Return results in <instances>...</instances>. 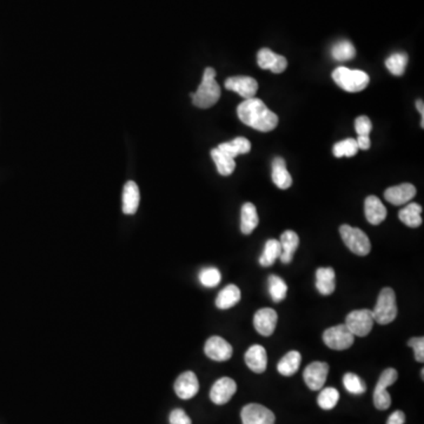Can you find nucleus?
Wrapping results in <instances>:
<instances>
[{
	"label": "nucleus",
	"instance_id": "obj_28",
	"mask_svg": "<svg viewBox=\"0 0 424 424\" xmlns=\"http://www.w3.org/2000/svg\"><path fill=\"white\" fill-rule=\"evenodd\" d=\"M211 157H212L214 164L217 166L218 174L224 176V177L233 174V171L236 169L235 159L225 155L224 152H221L218 149L211 150Z\"/></svg>",
	"mask_w": 424,
	"mask_h": 424
},
{
	"label": "nucleus",
	"instance_id": "obj_31",
	"mask_svg": "<svg viewBox=\"0 0 424 424\" xmlns=\"http://www.w3.org/2000/svg\"><path fill=\"white\" fill-rule=\"evenodd\" d=\"M331 55L337 62H348L354 60L356 48L349 41H339L331 48Z\"/></svg>",
	"mask_w": 424,
	"mask_h": 424
},
{
	"label": "nucleus",
	"instance_id": "obj_9",
	"mask_svg": "<svg viewBox=\"0 0 424 424\" xmlns=\"http://www.w3.org/2000/svg\"><path fill=\"white\" fill-rule=\"evenodd\" d=\"M329 364L325 362H313L311 364L306 367L303 377L306 385L311 390H321L324 387L328 377Z\"/></svg>",
	"mask_w": 424,
	"mask_h": 424
},
{
	"label": "nucleus",
	"instance_id": "obj_21",
	"mask_svg": "<svg viewBox=\"0 0 424 424\" xmlns=\"http://www.w3.org/2000/svg\"><path fill=\"white\" fill-rule=\"evenodd\" d=\"M140 193L138 185L130 181L124 185L123 190V212L125 214H135L139 207Z\"/></svg>",
	"mask_w": 424,
	"mask_h": 424
},
{
	"label": "nucleus",
	"instance_id": "obj_34",
	"mask_svg": "<svg viewBox=\"0 0 424 424\" xmlns=\"http://www.w3.org/2000/svg\"><path fill=\"white\" fill-rule=\"evenodd\" d=\"M332 152H334V156L337 157V158L354 157L358 152L356 139H354V138H348V139L341 140V142L334 145Z\"/></svg>",
	"mask_w": 424,
	"mask_h": 424
},
{
	"label": "nucleus",
	"instance_id": "obj_13",
	"mask_svg": "<svg viewBox=\"0 0 424 424\" xmlns=\"http://www.w3.org/2000/svg\"><path fill=\"white\" fill-rule=\"evenodd\" d=\"M204 351L207 357L212 361L217 362L228 361L233 354L231 344L228 343L224 338H221L219 336H212L207 339Z\"/></svg>",
	"mask_w": 424,
	"mask_h": 424
},
{
	"label": "nucleus",
	"instance_id": "obj_35",
	"mask_svg": "<svg viewBox=\"0 0 424 424\" xmlns=\"http://www.w3.org/2000/svg\"><path fill=\"white\" fill-rule=\"evenodd\" d=\"M339 392L335 388H325L318 395L317 403L322 409L331 410L338 403Z\"/></svg>",
	"mask_w": 424,
	"mask_h": 424
},
{
	"label": "nucleus",
	"instance_id": "obj_27",
	"mask_svg": "<svg viewBox=\"0 0 424 424\" xmlns=\"http://www.w3.org/2000/svg\"><path fill=\"white\" fill-rule=\"evenodd\" d=\"M301 361H302V356L299 351H289L288 354L285 355V357L282 358L280 363L277 364V370L283 376H292L299 369Z\"/></svg>",
	"mask_w": 424,
	"mask_h": 424
},
{
	"label": "nucleus",
	"instance_id": "obj_11",
	"mask_svg": "<svg viewBox=\"0 0 424 424\" xmlns=\"http://www.w3.org/2000/svg\"><path fill=\"white\" fill-rule=\"evenodd\" d=\"M243 424H275V415L264 406L251 403L240 413Z\"/></svg>",
	"mask_w": 424,
	"mask_h": 424
},
{
	"label": "nucleus",
	"instance_id": "obj_38",
	"mask_svg": "<svg viewBox=\"0 0 424 424\" xmlns=\"http://www.w3.org/2000/svg\"><path fill=\"white\" fill-rule=\"evenodd\" d=\"M355 130L358 136H369L373 130V123L370 121L369 117L361 116L355 121Z\"/></svg>",
	"mask_w": 424,
	"mask_h": 424
},
{
	"label": "nucleus",
	"instance_id": "obj_32",
	"mask_svg": "<svg viewBox=\"0 0 424 424\" xmlns=\"http://www.w3.org/2000/svg\"><path fill=\"white\" fill-rule=\"evenodd\" d=\"M408 55L404 52H397L394 55H389L385 60V67L391 74L394 76H403L408 65Z\"/></svg>",
	"mask_w": 424,
	"mask_h": 424
},
{
	"label": "nucleus",
	"instance_id": "obj_29",
	"mask_svg": "<svg viewBox=\"0 0 424 424\" xmlns=\"http://www.w3.org/2000/svg\"><path fill=\"white\" fill-rule=\"evenodd\" d=\"M422 207L416 203H410L399 212V221L409 228H418L422 224Z\"/></svg>",
	"mask_w": 424,
	"mask_h": 424
},
{
	"label": "nucleus",
	"instance_id": "obj_3",
	"mask_svg": "<svg viewBox=\"0 0 424 424\" xmlns=\"http://www.w3.org/2000/svg\"><path fill=\"white\" fill-rule=\"evenodd\" d=\"M332 79L341 89L350 93H361L369 85L370 78L364 71L339 67L332 72Z\"/></svg>",
	"mask_w": 424,
	"mask_h": 424
},
{
	"label": "nucleus",
	"instance_id": "obj_7",
	"mask_svg": "<svg viewBox=\"0 0 424 424\" xmlns=\"http://www.w3.org/2000/svg\"><path fill=\"white\" fill-rule=\"evenodd\" d=\"M323 342L332 350H347L354 344L355 336L347 325L339 324L325 330Z\"/></svg>",
	"mask_w": 424,
	"mask_h": 424
},
{
	"label": "nucleus",
	"instance_id": "obj_16",
	"mask_svg": "<svg viewBox=\"0 0 424 424\" xmlns=\"http://www.w3.org/2000/svg\"><path fill=\"white\" fill-rule=\"evenodd\" d=\"M200 390V382L192 371H185L175 382V391L182 399H190L195 397Z\"/></svg>",
	"mask_w": 424,
	"mask_h": 424
},
{
	"label": "nucleus",
	"instance_id": "obj_15",
	"mask_svg": "<svg viewBox=\"0 0 424 424\" xmlns=\"http://www.w3.org/2000/svg\"><path fill=\"white\" fill-rule=\"evenodd\" d=\"M415 195H416V188L410 183H403V184L396 185V186H391L384 191L385 200L396 207L409 203Z\"/></svg>",
	"mask_w": 424,
	"mask_h": 424
},
{
	"label": "nucleus",
	"instance_id": "obj_1",
	"mask_svg": "<svg viewBox=\"0 0 424 424\" xmlns=\"http://www.w3.org/2000/svg\"><path fill=\"white\" fill-rule=\"evenodd\" d=\"M237 115L243 124L261 132H270L278 125V116L269 110L263 100L254 97L238 105Z\"/></svg>",
	"mask_w": 424,
	"mask_h": 424
},
{
	"label": "nucleus",
	"instance_id": "obj_42",
	"mask_svg": "<svg viewBox=\"0 0 424 424\" xmlns=\"http://www.w3.org/2000/svg\"><path fill=\"white\" fill-rule=\"evenodd\" d=\"M356 143H357L358 150H369L370 145H371L369 136H358Z\"/></svg>",
	"mask_w": 424,
	"mask_h": 424
},
{
	"label": "nucleus",
	"instance_id": "obj_14",
	"mask_svg": "<svg viewBox=\"0 0 424 424\" xmlns=\"http://www.w3.org/2000/svg\"><path fill=\"white\" fill-rule=\"evenodd\" d=\"M257 63L263 70H270L273 74H282L288 67V60L285 57L276 55L270 48L259 50L257 55Z\"/></svg>",
	"mask_w": 424,
	"mask_h": 424
},
{
	"label": "nucleus",
	"instance_id": "obj_20",
	"mask_svg": "<svg viewBox=\"0 0 424 424\" xmlns=\"http://www.w3.org/2000/svg\"><path fill=\"white\" fill-rule=\"evenodd\" d=\"M280 247H282L280 256V262L283 264H290L294 259V254L299 245V235L292 230L285 231L280 236Z\"/></svg>",
	"mask_w": 424,
	"mask_h": 424
},
{
	"label": "nucleus",
	"instance_id": "obj_24",
	"mask_svg": "<svg viewBox=\"0 0 424 424\" xmlns=\"http://www.w3.org/2000/svg\"><path fill=\"white\" fill-rule=\"evenodd\" d=\"M259 223V214L252 203H245L240 211V231L244 235H250Z\"/></svg>",
	"mask_w": 424,
	"mask_h": 424
},
{
	"label": "nucleus",
	"instance_id": "obj_10",
	"mask_svg": "<svg viewBox=\"0 0 424 424\" xmlns=\"http://www.w3.org/2000/svg\"><path fill=\"white\" fill-rule=\"evenodd\" d=\"M225 89L236 93L237 95L243 97L244 100H250L257 93L259 83L252 77L237 76V77L228 78L225 81Z\"/></svg>",
	"mask_w": 424,
	"mask_h": 424
},
{
	"label": "nucleus",
	"instance_id": "obj_8",
	"mask_svg": "<svg viewBox=\"0 0 424 424\" xmlns=\"http://www.w3.org/2000/svg\"><path fill=\"white\" fill-rule=\"evenodd\" d=\"M374 323L375 320L371 310L362 309L351 311L346 318L344 324L347 325L348 329L354 334V336L364 337L369 335L370 331L373 330Z\"/></svg>",
	"mask_w": 424,
	"mask_h": 424
},
{
	"label": "nucleus",
	"instance_id": "obj_25",
	"mask_svg": "<svg viewBox=\"0 0 424 424\" xmlns=\"http://www.w3.org/2000/svg\"><path fill=\"white\" fill-rule=\"evenodd\" d=\"M242 299V294L237 285H226L216 299V306L218 309L228 310L233 306H236L237 303L240 302Z\"/></svg>",
	"mask_w": 424,
	"mask_h": 424
},
{
	"label": "nucleus",
	"instance_id": "obj_22",
	"mask_svg": "<svg viewBox=\"0 0 424 424\" xmlns=\"http://www.w3.org/2000/svg\"><path fill=\"white\" fill-rule=\"evenodd\" d=\"M273 184L282 190H287L292 185V177L288 169L287 163L282 157H276L273 162Z\"/></svg>",
	"mask_w": 424,
	"mask_h": 424
},
{
	"label": "nucleus",
	"instance_id": "obj_43",
	"mask_svg": "<svg viewBox=\"0 0 424 424\" xmlns=\"http://www.w3.org/2000/svg\"><path fill=\"white\" fill-rule=\"evenodd\" d=\"M416 107L418 112L420 114V117H422V122H420V126L424 128V104L422 100H417L416 102Z\"/></svg>",
	"mask_w": 424,
	"mask_h": 424
},
{
	"label": "nucleus",
	"instance_id": "obj_4",
	"mask_svg": "<svg viewBox=\"0 0 424 424\" xmlns=\"http://www.w3.org/2000/svg\"><path fill=\"white\" fill-rule=\"evenodd\" d=\"M374 320L378 324H389L395 321L397 316V304H396V295L391 288H384L381 290L376 306L373 311Z\"/></svg>",
	"mask_w": 424,
	"mask_h": 424
},
{
	"label": "nucleus",
	"instance_id": "obj_33",
	"mask_svg": "<svg viewBox=\"0 0 424 424\" xmlns=\"http://www.w3.org/2000/svg\"><path fill=\"white\" fill-rule=\"evenodd\" d=\"M269 292L271 299L273 302L280 303L287 297L288 294V285L285 283L283 278H280V276L276 275H271L269 276Z\"/></svg>",
	"mask_w": 424,
	"mask_h": 424
},
{
	"label": "nucleus",
	"instance_id": "obj_36",
	"mask_svg": "<svg viewBox=\"0 0 424 424\" xmlns=\"http://www.w3.org/2000/svg\"><path fill=\"white\" fill-rule=\"evenodd\" d=\"M343 384L346 389L353 395L364 394L365 390H367L364 381L362 380L361 377L357 376L356 374H346L343 376Z\"/></svg>",
	"mask_w": 424,
	"mask_h": 424
},
{
	"label": "nucleus",
	"instance_id": "obj_39",
	"mask_svg": "<svg viewBox=\"0 0 424 424\" xmlns=\"http://www.w3.org/2000/svg\"><path fill=\"white\" fill-rule=\"evenodd\" d=\"M409 347L413 348V354H415V360L417 362L424 361V338L423 337H413L409 339L408 342Z\"/></svg>",
	"mask_w": 424,
	"mask_h": 424
},
{
	"label": "nucleus",
	"instance_id": "obj_30",
	"mask_svg": "<svg viewBox=\"0 0 424 424\" xmlns=\"http://www.w3.org/2000/svg\"><path fill=\"white\" fill-rule=\"evenodd\" d=\"M282 247L280 243L277 240H269L266 243L264 250L261 257H259V264L264 268H269L273 266V263L280 259Z\"/></svg>",
	"mask_w": 424,
	"mask_h": 424
},
{
	"label": "nucleus",
	"instance_id": "obj_23",
	"mask_svg": "<svg viewBox=\"0 0 424 424\" xmlns=\"http://www.w3.org/2000/svg\"><path fill=\"white\" fill-rule=\"evenodd\" d=\"M316 289L321 295H331L336 289V273L332 268H320L316 271Z\"/></svg>",
	"mask_w": 424,
	"mask_h": 424
},
{
	"label": "nucleus",
	"instance_id": "obj_2",
	"mask_svg": "<svg viewBox=\"0 0 424 424\" xmlns=\"http://www.w3.org/2000/svg\"><path fill=\"white\" fill-rule=\"evenodd\" d=\"M216 77V70L212 67H207L204 71L203 81L200 83L198 89L195 93H192V102L193 105L200 109H209L214 107L221 98V88Z\"/></svg>",
	"mask_w": 424,
	"mask_h": 424
},
{
	"label": "nucleus",
	"instance_id": "obj_40",
	"mask_svg": "<svg viewBox=\"0 0 424 424\" xmlns=\"http://www.w3.org/2000/svg\"><path fill=\"white\" fill-rule=\"evenodd\" d=\"M170 424H192L191 418L183 409H175L170 413Z\"/></svg>",
	"mask_w": 424,
	"mask_h": 424
},
{
	"label": "nucleus",
	"instance_id": "obj_5",
	"mask_svg": "<svg viewBox=\"0 0 424 424\" xmlns=\"http://www.w3.org/2000/svg\"><path fill=\"white\" fill-rule=\"evenodd\" d=\"M339 233L342 237L344 244L353 254L357 256H367L371 250V243L367 233H363L361 229L354 228L350 225H341Z\"/></svg>",
	"mask_w": 424,
	"mask_h": 424
},
{
	"label": "nucleus",
	"instance_id": "obj_6",
	"mask_svg": "<svg viewBox=\"0 0 424 424\" xmlns=\"http://www.w3.org/2000/svg\"><path fill=\"white\" fill-rule=\"evenodd\" d=\"M399 378V373L394 368H388L381 375L380 380L377 382L376 388L374 391V404L378 410H387L391 406V396L387 391V388L390 387Z\"/></svg>",
	"mask_w": 424,
	"mask_h": 424
},
{
	"label": "nucleus",
	"instance_id": "obj_18",
	"mask_svg": "<svg viewBox=\"0 0 424 424\" xmlns=\"http://www.w3.org/2000/svg\"><path fill=\"white\" fill-rule=\"evenodd\" d=\"M245 363L247 368H250L254 373L262 374L266 370V364H268V356L264 347L259 344H254L252 347L247 349L244 356Z\"/></svg>",
	"mask_w": 424,
	"mask_h": 424
},
{
	"label": "nucleus",
	"instance_id": "obj_17",
	"mask_svg": "<svg viewBox=\"0 0 424 424\" xmlns=\"http://www.w3.org/2000/svg\"><path fill=\"white\" fill-rule=\"evenodd\" d=\"M278 315L276 311L270 308L261 309L254 314V325L256 331L262 336H271L276 329Z\"/></svg>",
	"mask_w": 424,
	"mask_h": 424
},
{
	"label": "nucleus",
	"instance_id": "obj_12",
	"mask_svg": "<svg viewBox=\"0 0 424 424\" xmlns=\"http://www.w3.org/2000/svg\"><path fill=\"white\" fill-rule=\"evenodd\" d=\"M237 384L230 377H221L214 382L211 388L210 399L217 406H223L233 399V395L236 394Z\"/></svg>",
	"mask_w": 424,
	"mask_h": 424
},
{
	"label": "nucleus",
	"instance_id": "obj_41",
	"mask_svg": "<svg viewBox=\"0 0 424 424\" xmlns=\"http://www.w3.org/2000/svg\"><path fill=\"white\" fill-rule=\"evenodd\" d=\"M406 423V415L401 410H396L395 413H391L388 418L387 424H404Z\"/></svg>",
	"mask_w": 424,
	"mask_h": 424
},
{
	"label": "nucleus",
	"instance_id": "obj_19",
	"mask_svg": "<svg viewBox=\"0 0 424 424\" xmlns=\"http://www.w3.org/2000/svg\"><path fill=\"white\" fill-rule=\"evenodd\" d=\"M364 212L365 218L370 224H381L387 218V209L376 196L367 197L364 202Z\"/></svg>",
	"mask_w": 424,
	"mask_h": 424
},
{
	"label": "nucleus",
	"instance_id": "obj_37",
	"mask_svg": "<svg viewBox=\"0 0 424 424\" xmlns=\"http://www.w3.org/2000/svg\"><path fill=\"white\" fill-rule=\"evenodd\" d=\"M221 275L219 273V270L214 266L210 268H204L200 273V283L205 287V288H214L221 283Z\"/></svg>",
	"mask_w": 424,
	"mask_h": 424
},
{
	"label": "nucleus",
	"instance_id": "obj_26",
	"mask_svg": "<svg viewBox=\"0 0 424 424\" xmlns=\"http://www.w3.org/2000/svg\"><path fill=\"white\" fill-rule=\"evenodd\" d=\"M217 149L221 152H224L225 155L235 159L237 156L249 153L251 151V143L250 140H247L244 137H237L231 142H226V143L218 145Z\"/></svg>",
	"mask_w": 424,
	"mask_h": 424
}]
</instances>
